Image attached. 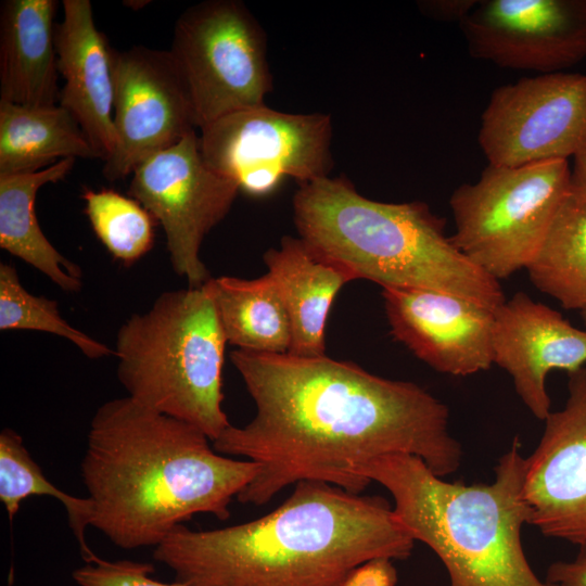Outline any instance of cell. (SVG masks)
I'll return each mask as SVG.
<instances>
[{
  "label": "cell",
  "instance_id": "cell-18",
  "mask_svg": "<svg viewBox=\"0 0 586 586\" xmlns=\"http://www.w3.org/2000/svg\"><path fill=\"white\" fill-rule=\"evenodd\" d=\"M54 0H7L0 10V100L53 106L60 98Z\"/></svg>",
  "mask_w": 586,
  "mask_h": 586
},
{
  "label": "cell",
  "instance_id": "cell-5",
  "mask_svg": "<svg viewBox=\"0 0 586 586\" xmlns=\"http://www.w3.org/2000/svg\"><path fill=\"white\" fill-rule=\"evenodd\" d=\"M354 472L390 492L397 518L441 559L450 586H556L537 577L523 550L528 511L517 438L488 484L447 482L408 454L361 462Z\"/></svg>",
  "mask_w": 586,
  "mask_h": 586
},
{
  "label": "cell",
  "instance_id": "cell-2",
  "mask_svg": "<svg viewBox=\"0 0 586 586\" xmlns=\"http://www.w3.org/2000/svg\"><path fill=\"white\" fill-rule=\"evenodd\" d=\"M415 542L383 497L301 481L253 521L208 531L176 526L153 557L190 586H339L368 560L407 559Z\"/></svg>",
  "mask_w": 586,
  "mask_h": 586
},
{
  "label": "cell",
  "instance_id": "cell-20",
  "mask_svg": "<svg viewBox=\"0 0 586 586\" xmlns=\"http://www.w3.org/2000/svg\"><path fill=\"white\" fill-rule=\"evenodd\" d=\"M76 158H64L34 173L0 176V247L47 276L64 292L81 289L80 267L46 238L35 213L38 190L64 179Z\"/></svg>",
  "mask_w": 586,
  "mask_h": 586
},
{
  "label": "cell",
  "instance_id": "cell-19",
  "mask_svg": "<svg viewBox=\"0 0 586 586\" xmlns=\"http://www.w3.org/2000/svg\"><path fill=\"white\" fill-rule=\"evenodd\" d=\"M267 273L286 307L292 342L289 354L326 355V324L334 297L356 280L343 266L321 256L300 237L285 235L264 255Z\"/></svg>",
  "mask_w": 586,
  "mask_h": 586
},
{
  "label": "cell",
  "instance_id": "cell-28",
  "mask_svg": "<svg viewBox=\"0 0 586 586\" xmlns=\"http://www.w3.org/2000/svg\"><path fill=\"white\" fill-rule=\"evenodd\" d=\"M397 572L387 558H374L353 569L339 586H395Z\"/></svg>",
  "mask_w": 586,
  "mask_h": 586
},
{
  "label": "cell",
  "instance_id": "cell-1",
  "mask_svg": "<svg viewBox=\"0 0 586 586\" xmlns=\"http://www.w3.org/2000/svg\"><path fill=\"white\" fill-rule=\"evenodd\" d=\"M230 358L256 411L244 426L230 424L213 447L259 466L237 497L242 504L262 506L301 481L361 494L371 482L354 468L392 454L419 457L441 477L460 467L447 406L413 382L327 355L235 349Z\"/></svg>",
  "mask_w": 586,
  "mask_h": 586
},
{
  "label": "cell",
  "instance_id": "cell-10",
  "mask_svg": "<svg viewBox=\"0 0 586 586\" xmlns=\"http://www.w3.org/2000/svg\"><path fill=\"white\" fill-rule=\"evenodd\" d=\"M239 191L205 163L199 135L192 131L138 165L128 193L162 225L176 275L196 288L212 278L200 256L202 242L229 213Z\"/></svg>",
  "mask_w": 586,
  "mask_h": 586
},
{
  "label": "cell",
  "instance_id": "cell-21",
  "mask_svg": "<svg viewBox=\"0 0 586 586\" xmlns=\"http://www.w3.org/2000/svg\"><path fill=\"white\" fill-rule=\"evenodd\" d=\"M76 157L102 160L68 110L0 100V176L34 173Z\"/></svg>",
  "mask_w": 586,
  "mask_h": 586
},
{
  "label": "cell",
  "instance_id": "cell-29",
  "mask_svg": "<svg viewBox=\"0 0 586 586\" xmlns=\"http://www.w3.org/2000/svg\"><path fill=\"white\" fill-rule=\"evenodd\" d=\"M546 582L556 586H586V544L571 561H556L547 570Z\"/></svg>",
  "mask_w": 586,
  "mask_h": 586
},
{
  "label": "cell",
  "instance_id": "cell-22",
  "mask_svg": "<svg viewBox=\"0 0 586 586\" xmlns=\"http://www.w3.org/2000/svg\"><path fill=\"white\" fill-rule=\"evenodd\" d=\"M227 342L238 349L289 353L290 317L270 276L256 279L220 276L206 282Z\"/></svg>",
  "mask_w": 586,
  "mask_h": 586
},
{
  "label": "cell",
  "instance_id": "cell-31",
  "mask_svg": "<svg viewBox=\"0 0 586 586\" xmlns=\"http://www.w3.org/2000/svg\"><path fill=\"white\" fill-rule=\"evenodd\" d=\"M571 184L576 192L586 198V146L573 157Z\"/></svg>",
  "mask_w": 586,
  "mask_h": 586
},
{
  "label": "cell",
  "instance_id": "cell-12",
  "mask_svg": "<svg viewBox=\"0 0 586 586\" xmlns=\"http://www.w3.org/2000/svg\"><path fill=\"white\" fill-rule=\"evenodd\" d=\"M113 80L116 145L102 170L109 181L124 179L196 129L187 87L169 50H114Z\"/></svg>",
  "mask_w": 586,
  "mask_h": 586
},
{
  "label": "cell",
  "instance_id": "cell-23",
  "mask_svg": "<svg viewBox=\"0 0 586 586\" xmlns=\"http://www.w3.org/2000/svg\"><path fill=\"white\" fill-rule=\"evenodd\" d=\"M526 270L533 285L563 308H586V198L572 184Z\"/></svg>",
  "mask_w": 586,
  "mask_h": 586
},
{
  "label": "cell",
  "instance_id": "cell-13",
  "mask_svg": "<svg viewBox=\"0 0 586 586\" xmlns=\"http://www.w3.org/2000/svg\"><path fill=\"white\" fill-rule=\"evenodd\" d=\"M470 54L558 73L586 59V0H482L459 23Z\"/></svg>",
  "mask_w": 586,
  "mask_h": 586
},
{
  "label": "cell",
  "instance_id": "cell-17",
  "mask_svg": "<svg viewBox=\"0 0 586 586\" xmlns=\"http://www.w3.org/2000/svg\"><path fill=\"white\" fill-rule=\"evenodd\" d=\"M58 71L64 79L59 104L68 110L106 161L114 152L113 52L94 23L89 0H64L55 26Z\"/></svg>",
  "mask_w": 586,
  "mask_h": 586
},
{
  "label": "cell",
  "instance_id": "cell-7",
  "mask_svg": "<svg viewBox=\"0 0 586 586\" xmlns=\"http://www.w3.org/2000/svg\"><path fill=\"white\" fill-rule=\"evenodd\" d=\"M570 190L566 160L514 167L488 164L477 181L457 187L450 195L451 240L482 270L498 281L506 279L534 259Z\"/></svg>",
  "mask_w": 586,
  "mask_h": 586
},
{
  "label": "cell",
  "instance_id": "cell-4",
  "mask_svg": "<svg viewBox=\"0 0 586 586\" xmlns=\"http://www.w3.org/2000/svg\"><path fill=\"white\" fill-rule=\"evenodd\" d=\"M293 217L300 238L355 279L441 291L493 310L506 301L500 281L457 249L426 203L370 200L344 175L328 176L300 183Z\"/></svg>",
  "mask_w": 586,
  "mask_h": 586
},
{
  "label": "cell",
  "instance_id": "cell-30",
  "mask_svg": "<svg viewBox=\"0 0 586 586\" xmlns=\"http://www.w3.org/2000/svg\"><path fill=\"white\" fill-rule=\"evenodd\" d=\"M420 11L434 20L461 22L475 7L477 0H430L418 2Z\"/></svg>",
  "mask_w": 586,
  "mask_h": 586
},
{
  "label": "cell",
  "instance_id": "cell-11",
  "mask_svg": "<svg viewBox=\"0 0 586 586\" xmlns=\"http://www.w3.org/2000/svg\"><path fill=\"white\" fill-rule=\"evenodd\" d=\"M477 140L492 165L573 158L586 146V75L538 74L496 88Z\"/></svg>",
  "mask_w": 586,
  "mask_h": 586
},
{
  "label": "cell",
  "instance_id": "cell-32",
  "mask_svg": "<svg viewBox=\"0 0 586 586\" xmlns=\"http://www.w3.org/2000/svg\"><path fill=\"white\" fill-rule=\"evenodd\" d=\"M582 320L586 327V308L579 311Z\"/></svg>",
  "mask_w": 586,
  "mask_h": 586
},
{
  "label": "cell",
  "instance_id": "cell-8",
  "mask_svg": "<svg viewBox=\"0 0 586 586\" xmlns=\"http://www.w3.org/2000/svg\"><path fill=\"white\" fill-rule=\"evenodd\" d=\"M169 52L181 74L196 128L266 104L272 89L266 34L245 4L208 0L178 17Z\"/></svg>",
  "mask_w": 586,
  "mask_h": 586
},
{
  "label": "cell",
  "instance_id": "cell-26",
  "mask_svg": "<svg viewBox=\"0 0 586 586\" xmlns=\"http://www.w3.org/2000/svg\"><path fill=\"white\" fill-rule=\"evenodd\" d=\"M0 330H36L68 340L88 358L114 355V349L71 326L54 300L36 296L21 283L14 266L0 265Z\"/></svg>",
  "mask_w": 586,
  "mask_h": 586
},
{
  "label": "cell",
  "instance_id": "cell-25",
  "mask_svg": "<svg viewBox=\"0 0 586 586\" xmlns=\"http://www.w3.org/2000/svg\"><path fill=\"white\" fill-rule=\"evenodd\" d=\"M86 214L97 237L125 265H131L153 246L154 218L135 199L113 190L84 189Z\"/></svg>",
  "mask_w": 586,
  "mask_h": 586
},
{
  "label": "cell",
  "instance_id": "cell-14",
  "mask_svg": "<svg viewBox=\"0 0 586 586\" xmlns=\"http://www.w3.org/2000/svg\"><path fill=\"white\" fill-rule=\"evenodd\" d=\"M568 399L550 412L525 458L528 524L545 536L586 544V368L568 373Z\"/></svg>",
  "mask_w": 586,
  "mask_h": 586
},
{
  "label": "cell",
  "instance_id": "cell-3",
  "mask_svg": "<svg viewBox=\"0 0 586 586\" xmlns=\"http://www.w3.org/2000/svg\"><path fill=\"white\" fill-rule=\"evenodd\" d=\"M198 428L128 396L93 415L81 460L91 526L123 549L156 547L198 513L220 520L258 474L247 459L220 455Z\"/></svg>",
  "mask_w": 586,
  "mask_h": 586
},
{
  "label": "cell",
  "instance_id": "cell-9",
  "mask_svg": "<svg viewBox=\"0 0 586 586\" xmlns=\"http://www.w3.org/2000/svg\"><path fill=\"white\" fill-rule=\"evenodd\" d=\"M205 163L249 195L273 192L285 177L298 184L333 167L328 114H293L266 104L222 116L200 129Z\"/></svg>",
  "mask_w": 586,
  "mask_h": 586
},
{
  "label": "cell",
  "instance_id": "cell-27",
  "mask_svg": "<svg viewBox=\"0 0 586 586\" xmlns=\"http://www.w3.org/2000/svg\"><path fill=\"white\" fill-rule=\"evenodd\" d=\"M154 566L130 560L107 561L97 558L73 572L79 586H190L176 581L167 584L150 577Z\"/></svg>",
  "mask_w": 586,
  "mask_h": 586
},
{
  "label": "cell",
  "instance_id": "cell-16",
  "mask_svg": "<svg viewBox=\"0 0 586 586\" xmlns=\"http://www.w3.org/2000/svg\"><path fill=\"white\" fill-rule=\"evenodd\" d=\"M492 346L494 364L511 377L525 407L543 421L551 412L548 373H570L586 364V330L522 291L495 310Z\"/></svg>",
  "mask_w": 586,
  "mask_h": 586
},
{
  "label": "cell",
  "instance_id": "cell-24",
  "mask_svg": "<svg viewBox=\"0 0 586 586\" xmlns=\"http://www.w3.org/2000/svg\"><path fill=\"white\" fill-rule=\"evenodd\" d=\"M29 496L58 499L66 510L84 560L91 562L98 557L85 539L86 528L91 525V500L69 495L51 483L31 458L22 436L14 430L3 429L0 433V500L11 521L18 512L21 502Z\"/></svg>",
  "mask_w": 586,
  "mask_h": 586
},
{
  "label": "cell",
  "instance_id": "cell-15",
  "mask_svg": "<svg viewBox=\"0 0 586 586\" xmlns=\"http://www.w3.org/2000/svg\"><path fill=\"white\" fill-rule=\"evenodd\" d=\"M391 333L434 370L466 377L494 364L495 310L426 289H382Z\"/></svg>",
  "mask_w": 586,
  "mask_h": 586
},
{
  "label": "cell",
  "instance_id": "cell-6",
  "mask_svg": "<svg viewBox=\"0 0 586 586\" xmlns=\"http://www.w3.org/2000/svg\"><path fill=\"white\" fill-rule=\"evenodd\" d=\"M227 343L206 283L166 291L118 329L117 378L136 403L214 442L230 425L222 409Z\"/></svg>",
  "mask_w": 586,
  "mask_h": 586
}]
</instances>
